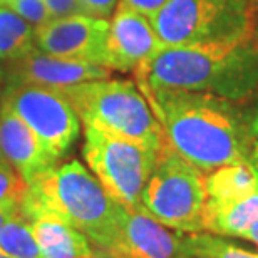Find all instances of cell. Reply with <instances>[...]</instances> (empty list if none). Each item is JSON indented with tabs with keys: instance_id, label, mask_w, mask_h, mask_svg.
<instances>
[{
	"instance_id": "obj_32",
	"label": "cell",
	"mask_w": 258,
	"mask_h": 258,
	"mask_svg": "<svg viewBox=\"0 0 258 258\" xmlns=\"http://www.w3.org/2000/svg\"><path fill=\"white\" fill-rule=\"evenodd\" d=\"M2 2H4V0H0V4H2Z\"/></svg>"
},
{
	"instance_id": "obj_20",
	"label": "cell",
	"mask_w": 258,
	"mask_h": 258,
	"mask_svg": "<svg viewBox=\"0 0 258 258\" xmlns=\"http://www.w3.org/2000/svg\"><path fill=\"white\" fill-rule=\"evenodd\" d=\"M27 188V181L0 158V205H20Z\"/></svg>"
},
{
	"instance_id": "obj_3",
	"label": "cell",
	"mask_w": 258,
	"mask_h": 258,
	"mask_svg": "<svg viewBox=\"0 0 258 258\" xmlns=\"http://www.w3.org/2000/svg\"><path fill=\"white\" fill-rule=\"evenodd\" d=\"M20 210L47 213L84 233L94 250L104 248L116 226L119 203L111 198L84 164L55 163L29 183Z\"/></svg>"
},
{
	"instance_id": "obj_5",
	"label": "cell",
	"mask_w": 258,
	"mask_h": 258,
	"mask_svg": "<svg viewBox=\"0 0 258 258\" xmlns=\"http://www.w3.org/2000/svg\"><path fill=\"white\" fill-rule=\"evenodd\" d=\"M164 47L236 45L248 42V0H168L151 17Z\"/></svg>"
},
{
	"instance_id": "obj_25",
	"label": "cell",
	"mask_w": 258,
	"mask_h": 258,
	"mask_svg": "<svg viewBox=\"0 0 258 258\" xmlns=\"http://www.w3.org/2000/svg\"><path fill=\"white\" fill-rule=\"evenodd\" d=\"M246 161L250 163V166L253 168V171L256 173V176H258V139L250 144V149H248V156H246Z\"/></svg>"
},
{
	"instance_id": "obj_31",
	"label": "cell",
	"mask_w": 258,
	"mask_h": 258,
	"mask_svg": "<svg viewBox=\"0 0 258 258\" xmlns=\"http://www.w3.org/2000/svg\"><path fill=\"white\" fill-rule=\"evenodd\" d=\"M0 81H2V69H0Z\"/></svg>"
},
{
	"instance_id": "obj_9",
	"label": "cell",
	"mask_w": 258,
	"mask_h": 258,
	"mask_svg": "<svg viewBox=\"0 0 258 258\" xmlns=\"http://www.w3.org/2000/svg\"><path fill=\"white\" fill-rule=\"evenodd\" d=\"M184 235L119 205L114 231L96 253L97 258H183Z\"/></svg>"
},
{
	"instance_id": "obj_2",
	"label": "cell",
	"mask_w": 258,
	"mask_h": 258,
	"mask_svg": "<svg viewBox=\"0 0 258 258\" xmlns=\"http://www.w3.org/2000/svg\"><path fill=\"white\" fill-rule=\"evenodd\" d=\"M139 89L205 92L240 101L258 86V49L236 45L163 47L136 71Z\"/></svg>"
},
{
	"instance_id": "obj_24",
	"label": "cell",
	"mask_w": 258,
	"mask_h": 258,
	"mask_svg": "<svg viewBox=\"0 0 258 258\" xmlns=\"http://www.w3.org/2000/svg\"><path fill=\"white\" fill-rule=\"evenodd\" d=\"M168 0H119V4L126 5V7L136 10V12L146 15L151 19L159 9L166 4Z\"/></svg>"
},
{
	"instance_id": "obj_23",
	"label": "cell",
	"mask_w": 258,
	"mask_h": 258,
	"mask_svg": "<svg viewBox=\"0 0 258 258\" xmlns=\"http://www.w3.org/2000/svg\"><path fill=\"white\" fill-rule=\"evenodd\" d=\"M84 15L96 19H106L114 14L119 0H79Z\"/></svg>"
},
{
	"instance_id": "obj_10",
	"label": "cell",
	"mask_w": 258,
	"mask_h": 258,
	"mask_svg": "<svg viewBox=\"0 0 258 258\" xmlns=\"http://www.w3.org/2000/svg\"><path fill=\"white\" fill-rule=\"evenodd\" d=\"M109 20L89 15L54 19L34 30L35 49L64 59L104 66Z\"/></svg>"
},
{
	"instance_id": "obj_15",
	"label": "cell",
	"mask_w": 258,
	"mask_h": 258,
	"mask_svg": "<svg viewBox=\"0 0 258 258\" xmlns=\"http://www.w3.org/2000/svg\"><path fill=\"white\" fill-rule=\"evenodd\" d=\"M258 220V189L251 195L228 201L206 200L203 231L220 236H238Z\"/></svg>"
},
{
	"instance_id": "obj_14",
	"label": "cell",
	"mask_w": 258,
	"mask_h": 258,
	"mask_svg": "<svg viewBox=\"0 0 258 258\" xmlns=\"http://www.w3.org/2000/svg\"><path fill=\"white\" fill-rule=\"evenodd\" d=\"M32 221L34 236L42 258H97L89 238L47 213H25Z\"/></svg>"
},
{
	"instance_id": "obj_8",
	"label": "cell",
	"mask_w": 258,
	"mask_h": 258,
	"mask_svg": "<svg viewBox=\"0 0 258 258\" xmlns=\"http://www.w3.org/2000/svg\"><path fill=\"white\" fill-rule=\"evenodd\" d=\"M0 104L14 111L32 129L55 161H59L79 138V117L59 89L5 82Z\"/></svg>"
},
{
	"instance_id": "obj_16",
	"label": "cell",
	"mask_w": 258,
	"mask_h": 258,
	"mask_svg": "<svg viewBox=\"0 0 258 258\" xmlns=\"http://www.w3.org/2000/svg\"><path fill=\"white\" fill-rule=\"evenodd\" d=\"M206 200L228 201L258 189V176L248 161L225 164L205 176Z\"/></svg>"
},
{
	"instance_id": "obj_30",
	"label": "cell",
	"mask_w": 258,
	"mask_h": 258,
	"mask_svg": "<svg viewBox=\"0 0 258 258\" xmlns=\"http://www.w3.org/2000/svg\"><path fill=\"white\" fill-rule=\"evenodd\" d=\"M248 2H253V4H256V5H258V0H248Z\"/></svg>"
},
{
	"instance_id": "obj_4",
	"label": "cell",
	"mask_w": 258,
	"mask_h": 258,
	"mask_svg": "<svg viewBox=\"0 0 258 258\" xmlns=\"http://www.w3.org/2000/svg\"><path fill=\"white\" fill-rule=\"evenodd\" d=\"M59 91L84 126L154 149L161 148V126L134 82L99 79Z\"/></svg>"
},
{
	"instance_id": "obj_26",
	"label": "cell",
	"mask_w": 258,
	"mask_h": 258,
	"mask_svg": "<svg viewBox=\"0 0 258 258\" xmlns=\"http://www.w3.org/2000/svg\"><path fill=\"white\" fill-rule=\"evenodd\" d=\"M20 208V205H0V226Z\"/></svg>"
},
{
	"instance_id": "obj_17",
	"label": "cell",
	"mask_w": 258,
	"mask_h": 258,
	"mask_svg": "<svg viewBox=\"0 0 258 258\" xmlns=\"http://www.w3.org/2000/svg\"><path fill=\"white\" fill-rule=\"evenodd\" d=\"M0 250L12 258H42L32 221L20 208L0 226Z\"/></svg>"
},
{
	"instance_id": "obj_1",
	"label": "cell",
	"mask_w": 258,
	"mask_h": 258,
	"mask_svg": "<svg viewBox=\"0 0 258 258\" xmlns=\"http://www.w3.org/2000/svg\"><path fill=\"white\" fill-rule=\"evenodd\" d=\"M163 131V143L201 173L246 161L250 133L231 101L205 92L139 89Z\"/></svg>"
},
{
	"instance_id": "obj_13",
	"label": "cell",
	"mask_w": 258,
	"mask_h": 258,
	"mask_svg": "<svg viewBox=\"0 0 258 258\" xmlns=\"http://www.w3.org/2000/svg\"><path fill=\"white\" fill-rule=\"evenodd\" d=\"M0 158L10 164L27 181V184L57 163L45 151L32 129L14 111L2 104H0Z\"/></svg>"
},
{
	"instance_id": "obj_21",
	"label": "cell",
	"mask_w": 258,
	"mask_h": 258,
	"mask_svg": "<svg viewBox=\"0 0 258 258\" xmlns=\"http://www.w3.org/2000/svg\"><path fill=\"white\" fill-rule=\"evenodd\" d=\"M0 5L14 10L24 20H27L34 29L47 24L50 20V14L44 0H4Z\"/></svg>"
},
{
	"instance_id": "obj_27",
	"label": "cell",
	"mask_w": 258,
	"mask_h": 258,
	"mask_svg": "<svg viewBox=\"0 0 258 258\" xmlns=\"http://www.w3.org/2000/svg\"><path fill=\"white\" fill-rule=\"evenodd\" d=\"M241 238H245V240H248V241H253V243H256V245H258V220L255 221L253 225L250 226L248 230L245 231Z\"/></svg>"
},
{
	"instance_id": "obj_11",
	"label": "cell",
	"mask_w": 258,
	"mask_h": 258,
	"mask_svg": "<svg viewBox=\"0 0 258 258\" xmlns=\"http://www.w3.org/2000/svg\"><path fill=\"white\" fill-rule=\"evenodd\" d=\"M161 47L151 19L122 4L117 5L109 20L104 67L121 72L136 71Z\"/></svg>"
},
{
	"instance_id": "obj_22",
	"label": "cell",
	"mask_w": 258,
	"mask_h": 258,
	"mask_svg": "<svg viewBox=\"0 0 258 258\" xmlns=\"http://www.w3.org/2000/svg\"><path fill=\"white\" fill-rule=\"evenodd\" d=\"M50 14V20L67 19L74 15H84L79 0H44Z\"/></svg>"
},
{
	"instance_id": "obj_7",
	"label": "cell",
	"mask_w": 258,
	"mask_h": 258,
	"mask_svg": "<svg viewBox=\"0 0 258 258\" xmlns=\"http://www.w3.org/2000/svg\"><path fill=\"white\" fill-rule=\"evenodd\" d=\"M159 149L84 126V156L91 173L116 203L139 210L141 193Z\"/></svg>"
},
{
	"instance_id": "obj_19",
	"label": "cell",
	"mask_w": 258,
	"mask_h": 258,
	"mask_svg": "<svg viewBox=\"0 0 258 258\" xmlns=\"http://www.w3.org/2000/svg\"><path fill=\"white\" fill-rule=\"evenodd\" d=\"M183 258H258V253L230 243L220 235L200 231L184 235Z\"/></svg>"
},
{
	"instance_id": "obj_29",
	"label": "cell",
	"mask_w": 258,
	"mask_h": 258,
	"mask_svg": "<svg viewBox=\"0 0 258 258\" xmlns=\"http://www.w3.org/2000/svg\"><path fill=\"white\" fill-rule=\"evenodd\" d=\"M0 258H12V256H9L7 253H4V251L0 250Z\"/></svg>"
},
{
	"instance_id": "obj_18",
	"label": "cell",
	"mask_w": 258,
	"mask_h": 258,
	"mask_svg": "<svg viewBox=\"0 0 258 258\" xmlns=\"http://www.w3.org/2000/svg\"><path fill=\"white\" fill-rule=\"evenodd\" d=\"M34 27L14 10L0 7V60L22 57L34 45Z\"/></svg>"
},
{
	"instance_id": "obj_12",
	"label": "cell",
	"mask_w": 258,
	"mask_h": 258,
	"mask_svg": "<svg viewBox=\"0 0 258 258\" xmlns=\"http://www.w3.org/2000/svg\"><path fill=\"white\" fill-rule=\"evenodd\" d=\"M109 72L111 71L107 67L101 64L57 57V55L45 54L34 47L22 57L9 60V67L5 71V82L64 89V87L82 84V82L107 79Z\"/></svg>"
},
{
	"instance_id": "obj_6",
	"label": "cell",
	"mask_w": 258,
	"mask_h": 258,
	"mask_svg": "<svg viewBox=\"0 0 258 258\" xmlns=\"http://www.w3.org/2000/svg\"><path fill=\"white\" fill-rule=\"evenodd\" d=\"M205 206V173L163 143L141 193L139 211L171 230L200 233Z\"/></svg>"
},
{
	"instance_id": "obj_28",
	"label": "cell",
	"mask_w": 258,
	"mask_h": 258,
	"mask_svg": "<svg viewBox=\"0 0 258 258\" xmlns=\"http://www.w3.org/2000/svg\"><path fill=\"white\" fill-rule=\"evenodd\" d=\"M248 133H250V136H253V138L258 139V106L255 109L253 117H251L250 122H248Z\"/></svg>"
}]
</instances>
